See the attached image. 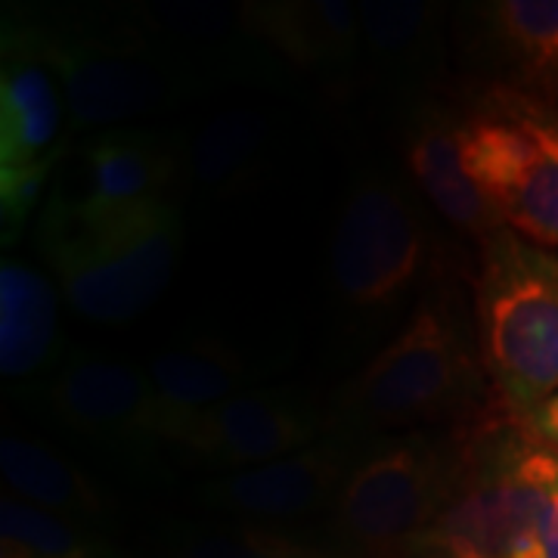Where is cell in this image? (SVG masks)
I'll use <instances>...</instances> for the list:
<instances>
[{
    "label": "cell",
    "mask_w": 558,
    "mask_h": 558,
    "mask_svg": "<svg viewBox=\"0 0 558 558\" xmlns=\"http://www.w3.org/2000/svg\"><path fill=\"white\" fill-rule=\"evenodd\" d=\"M472 295L490 398L527 422L558 395V255L506 227L481 242Z\"/></svg>",
    "instance_id": "obj_2"
},
{
    "label": "cell",
    "mask_w": 558,
    "mask_h": 558,
    "mask_svg": "<svg viewBox=\"0 0 558 558\" xmlns=\"http://www.w3.org/2000/svg\"><path fill=\"white\" fill-rule=\"evenodd\" d=\"M62 354L60 289L20 258L0 264V376L7 381L47 379Z\"/></svg>",
    "instance_id": "obj_17"
},
{
    "label": "cell",
    "mask_w": 558,
    "mask_h": 558,
    "mask_svg": "<svg viewBox=\"0 0 558 558\" xmlns=\"http://www.w3.org/2000/svg\"><path fill=\"white\" fill-rule=\"evenodd\" d=\"M465 174L502 223L539 248H558V102L490 84L457 112Z\"/></svg>",
    "instance_id": "obj_6"
},
{
    "label": "cell",
    "mask_w": 558,
    "mask_h": 558,
    "mask_svg": "<svg viewBox=\"0 0 558 558\" xmlns=\"http://www.w3.org/2000/svg\"><path fill=\"white\" fill-rule=\"evenodd\" d=\"M146 376L153 381V395L159 407L161 447H165V432L174 422L196 416L215 403L255 388L252 360L236 344L215 336L178 341L174 348L149 360Z\"/></svg>",
    "instance_id": "obj_18"
},
{
    "label": "cell",
    "mask_w": 558,
    "mask_h": 558,
    "mask_svg": "<svg viewBox=\"0 0 558 558\" xmlns=\"http://www.w3.org/2000/svg\"><path fill=\"white\" fill-rule=\"evenodd\" d=\"M0 472L13 497L57 512L62 519L102 515V494L97 484L40 440L7 432L0 438Z\"/></svg>",
    "instance_id": "obj_21"
},
{
    "label": "cell",
    "mask_w": 558,
    "mask_h": 558,
    "mask_svg": "<svg viewBox=\"0 0 558 558\" xmlns=\"http://www.w3.org/2000/svg\"><path fill=\"white\" fill-rule=\"evenodd\" d=\"M363 62L381 78L413 84L444 62V7L425 0L357 3Z\"/></svg>",
    "instance_id": "obj_19"
},
{
    "label": "cell",
    "mask_w": 558,
    "mask_h": 558,
    "mask_svg": "<svg viewBox=\"0 0 558 558\" xmlns=\"http://www.w3.org/2000/svg\"><path fill=\"white\" fill-rule=\"evenodd\" d=\"M97 558H112V553H102V556H97Z\"/></svg>",
    "instance_id": "obj_30"
},
{
    "label": "cell",
    "mask_w": 558,
    "mask_h": 558,
    "mask_svg": "<svg viewBox=\"0 0 558 558\" xmlns=\"http://www.w3.org/2000/svg\"><path fill=\"white\" fill-rule=\"evenodd\" d=\"M0 558H32L25 549H20V546H13V543H3L0 539Z\"/></svg>",
    "instance_id": "obj_29"
},
{
    "label": "cell",
    "mask_w": 558,
    "mask_h": 558,
    "mask_svg": "<svg viewBox=\"0 0 558 558\" xmlns=\"http://www.w3.org/2000/svg\"><path fill=\"white\" fill-rule=\"evenodd\" d=\"M484 366L447 301H418L395 339L344 385L336 428L344 435L413 428L484 413Z\"/></svg>",
    "instance_id": "obj_4"
},
{
    "label": "cell",
    "mask_w": 558,
    "mask_h": 558,
    "mask_svg": "<svg viewBox=\"0 0 558 558\" xmlns=\"http://www.w3.org/2000/svg\"><path fill=\"white\" fill-rule=\"evenodd\" d=\"M84 196L72 208L84 218H112L168 199L178 183V137L156 128H112L81 146Z\"/></svg>",
    "instance_id": "obj_13"
},
{
    "label": "cell",
    "mask_w": 558,
    "mask_h": 558,
    "mask_svg": "<svg viewBox=\"0 0 558 558\" xmlns=\"http://www.w3.org/2000/svg\"><path fill=\"white\" fill-rule=\"evenodd\" d=\"M270 558H336L329 556V553H323V549H314V546H301V543H292V539L279 537L277 546H274V553Z\"/></svg>",
    "instance_id": "obj_28"
},
{
    "label": "cell",
    "mask_w": 558,
    "mask_h": 558,
    "mask_svg": "<svg viewBox=\"0 0 558 558\" xmlns=\"http://www.w3.org/2000/svg\"><path fill=\"white\" fill-rule=\"evenodd\" d=\"M391 558H484L465 539L444 534L440 527H428L413 539H407Z\"/></svg>",
    "instance_id": "obj_25"
},
{
    "label": "cell",
    "mask_w": 558,
    "mask_h": 558,
    "mask_svg": "<svg viewBox=\"0 0 558 558\" xmlns=\"http://www.w3.org/2000/svg\"><path fill=\"white\" fill-rule=\"evenodd\" d=\"M531 428V435L537 440H543L546 447L558 450V395L546 407H539L534 416L524 422Z\"/></svg>",
    "instance_id": "obj_27"
},
{
    "label": "cell",
    "mask_w": 558,
    "mask_h": 558,
    "mask_svg": "<svg viewBox=\"0 0 558 558\" xmlns=\"http://www.w3.org/2000/svg\"><path fill=\"white\" fill-rule=\"evenodd\" d=\"M539 546H543V558H558V475L546 494V506H543Z\"/></svg>",
    "instance_id": "obj_26"
},
{
    "label": "cell",
    "mask_w": 558,
    "mask_h": 558,
    "mask_svg": "<svg viewBox=\"0 0 558 558\" xmlns=\"http://www.w3.org/2000/svg\"><path fill=\"white\" fill-rule=\"evenodd\" d=\"M25 16V13H22ZM40 57L60 78L69 131H112L215 90L193 69L134 32L119 13L25 16Z\"/></svg>",
    "instance_id": "obj_3"
},
{
    "label": "cell",
    "mask_w": 558,
    "mask_h": 558,
    "mask_svg": "<svg viewBox=\"0 0 558 558\" xmlns=\"http://www.w3.org/2000/svg\"><path fill=\"white\" fill-rule=\"evenodd\" d=\"M329 432H336V422L323 416L307 395L289 388H252L174 422L165 432V447L230 475L304 450Z\"/></svg>",
    "instance_id": "obj_10"
},
{
    "label": "cell",
    "mask_w": 558,
    "mask_h": 558,
    "mask_svg": "<svg viewBox=\"0 0 558 558\" xmlns=\"http://www.w3.org/2000/svg\"><path fill=\"white\" fill-rule=\"evenodd\" d=\"M556 475L558 450L494 403L453 438L450 497L435 527L484 558H543L539 524Z\"/></svg>",
    "instance_id": "obj_5"
},
{
    "label": "cell",
    "mask_w": 558,
    "mask_h": 558,
    "mask_svg": "<svg viewBox=\"0 0 558 558\" xmlns=\"http://www.w3.org/2000/svg\"><path fill=\"white\" fill-rule=\"evenodd\" d=\"M183 218L171 199L112 218H84L57 190L40 215V255L62 299L90 323L143 317L174 277Z\"/></svg>",
    "instance_id": "obj_1"
},
{
    "label": "cell",
    "mask_w": 558,
    "mask_h": 558,
    "mask_svg": "<svg viewBox=\"0 0 558 558\" xmlns=\"http://www.w3.org/2000/svg\"><path fill=\"white\" fill-rule=\"evenodd\" d=\"M432 264V230L398 174L363 165L332 223L326 274L341 317L379 326L403 307Z\"/></svg>",
    "instance_id": "obj_7"
},
{
    "label": "cell",
    "mask_w": 558,
    "mask_h": 558,
    "mask_svg": "<svg viewBox=\"0 0 558 558\" xmlns=\"http://www.w3.org/2000/svg\"><path fill=\"white\" fill-rule=\"evenodd\" d=\"M453 440L400 435L366 444L332 506V537L363 556L391 558L435 527L450 497Z\"/></svg>",
    "instance_id": "obj_8"
},
{
    "label": "cell",
    "mask_w": 558,
    "mask_h": 558,
    "mask_svg": "<svg viewBox=\"0 0 558 558\" xmlns=\"http://www.w3.org/2000/svg\"><path fill=\"white\" fill-rule=\"evenodd\" d=\"M62 156L40 161L32 168H0V220H3V245L20 240L22 227L38 208L40 193Z\"/></svg>",
    "instance_id": "obj_24"
},
{
    "label": "cell",
    "mask_w": 558,
    "mask_h": 558,
    "mask_svg": "<svg viewBox=\"0 0 558 558\" xmlns=\"http://www.w3.org/2000/svg\"><path fill=\"white\" fill-rule=\"evenodd\" d=\"M360 450L354 435L336 428L289 457L205 481L202 499L220 512L252 519H295L332 509Z\"/></svg>",
    "instance_id": "obj_11"
},
{
    "label": "cell",
    "mask_w": 558,
    "mask_h": 558,
    "mask_svg": "<svg viewBox=\"0 0 558 558\" xmlns=\"http://www.w3.org/2000/svg\"><path fill=\"white\" fill-rule=\"evenodd\" d=\"M258 38L286 69L341 75L363 65L357 3L344 0H248Z\"/></svg>",
    "instance_id": "obj_15"
},
{
    "label": "cell",
    "mask_w": 558,
    "mask_h": 558,
    "mask_svg": "<svg viewBox=\"0 0 558 558\" xmlns=\"http://www.w3.org/2000/svg\"><path fill=\"white\" fill-rule=\"evenodd\" d=\"M0 539L20 546L32 558H97L109 553L106 543L87 537L72 519L10 494L0 499Z\"/></svg>",
    "instance_id": "obj_22"
},
{
    "label": "cell",
    "mask_w": 558,
    "mask_h": 558,
    "mask_svg": "<svg viewBox=\"0 0 558 558\" xmlns=\"http://www.w3.org/2000/svg\"><path fill=\"white\" fill-rule=\"evenodd\" d=\"M279 534L260 527H186L171 558H270Z\"/></svg>",
    "instance_id": "obj_23"
},
{
    "label": "cell",
    "mask_w": 558,
    "mask_h": 558,
    "mask_svg": "<svg viewBox=\"0 0 558 558\" xmlns=\"http://www.w3.org/2000/svg\"><path fill=\"white\" fill-rule=\"evenodd\" d=\"M556 102H558V100H556Z\"/></svg>",
    "instance_id": "obj_31"
},
{
    "label": "cell",
    "mask_w": 558,
    "mask_h": 558,
    "mask_svg": "<svg viewBox=\"0 0 558 558\" xmlns=\"http://www.w3.org/2000/svg\"><path fill=\"white\" fill-rule=\"evenodd\" d=\"M38 407L102 453L146 459L161 447L159 407L143 366L109 354L75 351L38 381Z\"/></svg>",
    "instance_id": "obj_9"
},
{
    "label": "cell",
    "mask_w": 558,
    "mask_h": 558,
    "mask_svg": "<svg viewBox=\"0 0 558 558\" xmlns=\"http://www.w3.org/2000/svg\"><path fill=\"white\" fill-rule=\"evenodd\" d=\"M65 97L22 13L3 16L0 40V168H32L62 156Z\"/></svg>",
    "instance_id": "obj_12"
},
{
    "label": "cell",
    "mask_w": 558,
    "mask_h": 558,
    "mask_svg": "<svg viewBox=\"0 0 558 558\" xmlns=\"http://www.w3.org/2000/svg\"><path fill=\"white\" fill-rule=\"evenodd\" d=\"M403 161L418 193L450 227L478 242L506 230L497 208L462 168L453 109L438 102L418 106L403 131Z\"/></svg>",
    "instance_id": "obj_14"
},
{
    "label": "cell",
    "mask_w": 558,
    "mask_h": 558,
    "mask_svg": "<svg viewBox=\"0 0 558 558\" xmlns=\"http://www.w3.org/2000/svg\"><path fill=\"white\" fill-rule=\"evenodd\" d=\"M478 20L515 87L558 100V0H494Z\"/></svg>",
    "instance_id": "obj_20"
},
{
    "label": "cell",
    "mask_w": 558,
    "mask_h": 558,
    "mask_svg": "<svg viewBox=\"0 0 558 558\" xmlns=\"http://www.w3.org/2000/svg\"><path fill=\"white\" fill-rule=\"evenodd\" d=\"M274 149V121L260 109H227L178 137V183L208 199L252 190Z\"/></svg>",
    "instance_id": "obj_16"
}]
</instances>
